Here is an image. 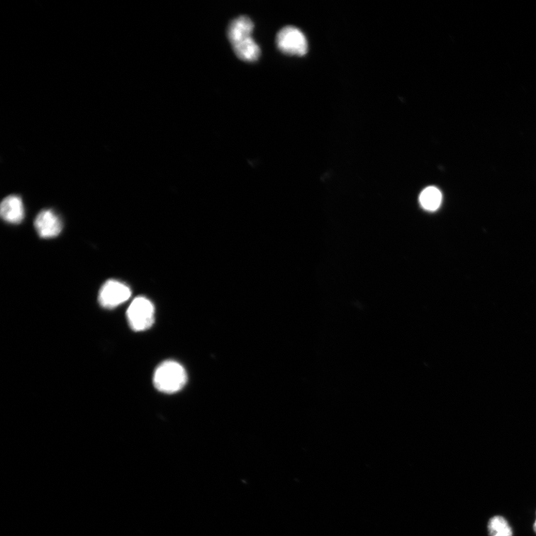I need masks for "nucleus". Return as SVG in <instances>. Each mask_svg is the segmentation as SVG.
I'll use <instances>...</instances> for the list:
<instances>
[{
  "mask_svg": "<svg viewBox=\"0 0 536 536\" xmlns=\"http://www.w3.org/2000/svg\"><path fill=\"white\" fill-rule=\"evenodd\" d=\"M153 382L156 389L164 393L180 391L187 382L185 369L174 361L162 363L155 370Z\"/></svg>",
  "mask_w": 536,
  "mask_h": 536,
  "instance_id": "1",
  "label": "nucleus"
},
{
  "mask_svg": "<svg viewBox=\"0 0 536 536\" xmlns=\"http://www.w3.org/2000/svg\"><path fill=\"white\" fill-rule=\"evenodd\" d=\"M155 308L153 303L144 296L134 299L127 311V319L130 329L143 332L153 325Z\"/></svg>",
  "mask_w": 536,
  "mask_h": 536,
  "instance_id": "2",
  "label": "nucleus"
},
{
  "mask_svg": "<svg viewBox=\"0 0 536 536\" xmlns=\"http://www.w3.org/2000/svg\"><path fill=\"white\" fill-rule=\"evenodd\" d=\"M277 46L286 55L304 56L308 52V40L303 33L294 26H286L277 35Z\"/></svg>",
  "mask_w": 536,
  "mask_h": 536,
  "instance_id": "3",
  "label": "nucleus"
},
{
  "mask_svg": "<svg viewBox=\"0 0 536 536\" xmlns=\"http://www.w3.org/2000/svg\"><path fill=\"white\" fill-rule=\"evenodd\" d=\"M130 289L125 283L108 280L102 286L99 294V304L104 308L112 309L129 300Z\"/></svg>",
  "mask_w": 536,
  "mask_h": 536,
  "instance_id": "4",
  "label": "nucleus"
},
{
  "mask_svg": "<svg viewBox=\"0 0 536 536\" xmlns=\"http://www.w3.org/2000/svg\"><path fill=\"white\" fill-rule=\"evenodd\" d=\"M35 227L41 238H51L61 233L62 223L52 211L45 210L38 215Z\"/></svg>",
  "mask_w": 536,
  "mask_h": 536,
  "instance_id": "5",
  "label": "nucleus"
},
{
  "mask_svg": "<svg viewBox=\"0 0 536 536\" xmlns=\"http://www.w3.org/2000/svg\"><path fill=\"white\" fill-rule=\"evenodd\" d=\"M0 214L6 222L18 225L24 218V206L22 199L17 196L6 197L0 206Z\"/></svg>",
  "mask_w": 536,
  "mask_h": 536,
  "instance_id": "6",
  "label": "nucleus"
},
{
  "mask_svg": "<svg viewBox=\"0 0 536 536\" xmlns=\"http://www.w3.org/2000/svg\"><path fill=\"white\" fill-rule=\"evenodd\" d=\"M253 28H255V24L246 16L234 19L229 25L228 30V39L232 46L251 38Z\"/></svg>",
  "mask_w": 536,
  "mask_h": 536,
  "instance_id": "7",
  "label": "nucleus"
},
{
  "mask_svg": "<svg viewBox=\"0 0 536 536\" xmlns=\"http://www.w3.org/2000/svg\"><path fill=\"white\" fill-rule=\"evenodd\" d=\"M232 47L236 56L244 62H257L261 55L260 48L252 37Z\"/></svg>",
  "mask_w": 536,
  "mask_h": 536,
  "instance_id": "8",
  "label": "nucleus"
},
{
  "mask_svg": "<svg viewBox=\"0 0 536 536\" xmlns=\"http://www.w3.org/2000/svg\"><path fill=\"white\" fill-rule=\"evenodd\" d=\"M442 196L441 191L435 186L425 189L420 196V201L425 210L435 212L441 206Z\"/></svg>",
  "mask_w": 536,
  "mask_h": 536,
  "instance_id": "9",
  "label": "nucleus"
},
{
  "mask_svg": "<svg viewBox=\"0 0 536 536\" xmlns=\"http://www.w3.org/2000/svg\"><path fill=\"white\" fill-rule=\"evenodd\" d=\"M489 536H513V532L508 521L501 516H495L489 520Z\"/></svg>",
  "mask_w": 536,
  "mask_h": 536,
  "instance_id": "10",
  "label": "nucleus"
},
{
  "mask_svg": "<svg viewBox=\"0 0 536 536\" xmlns=\"http://www.w3.org/2000/svg\"><path fill=\"white\" fill-rule=\"evenodd\" d=\"M534 530H535V532L536 533V520H535V523L534 524Z\"/></svg>",
  "mask_w": 536,
  "mask_h": 536,
  "instance_id": "11",
  "label": "nucleus"
}]
</instances>
